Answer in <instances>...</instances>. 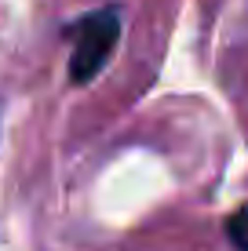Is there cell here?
Segmentation results:
<instances>
[{"label":"cell","instance_id":"cell-1","mask_svg":"<svg viewBox=\"0 0 248 251\" xmlns=\"http://www.w3.org/2000/svg\"><path fill=\"white\" fill-rule=\"evenodd\" d=\"M121 29H124L121 4L91 7V11L77 15L73 22L62 25V40L70 44V84L88 88L106 69L110 55L121 44Z\"/></svg>","mask_w":248,"mask_h":251},{"label":"cell","instance_id":"cell-2","mask_svg":"<svg viewBox=\"0 0 248 251\" xmlns=\"http://www.w3.org/2000/svg\"><path fill=\"white\" fill-rule=\"evenodd\" d=\"M223 233H226V240H230V248H234V251H248V204H241L223 222Z\"/></svg>","mask_w":248,"mask_h":251}]
</instances>
